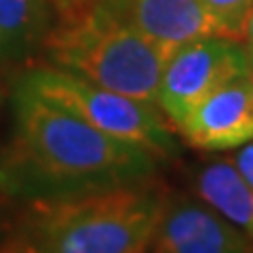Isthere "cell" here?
Wrapping results in <instances>:
<instances>
[{
	"label": "cell",
	"mask_w": 253,
	"mask_h": 253,
	"mask_svg": "<svg viewBox=\"0 0 253 253\" xmlns=\"http://www.w3.org/2000/svg\"><path fill=\"white\" fill-rule=\"evenodd\" d=\"M241 41H243V44H245V49L253 51V6H251V11H249V15H247V19H245Z\"/></svg>",
	"instance_id": "13"
},
{
	"label": "cell",
	"mask_w": 253,
	"mask_h": 253,
	"mask_svg": "<svg viewBox=\"0 0 253 253\" xmlns=\"http://www.w3.org/2000/svg\"><path fill=\"white\" fill-rule=\"evenodd\" d=\"M51 2H53V0H51Z\"/></svg>",
	"instance_id": "15"
},
{
	"label": "cell",
	"mask_w": 253,
	"mask_h": 253,
	"mask_svg": "<svg viewBox=\"0 0 253 253\" xmlns=\"http://www.w3.org/2000/svg\"><path fill=\"white\" fill-rule=\"evenodd\" d=\"M177 131L203 152L236 150L253 141V83L247 74L211 93Z\"/></svg>",
	"instance_id": "8"
},
{
	"label": "cell",
	"mask_w": 253,
	"mask_h": 253,
	"mask_svg": "<svg viewBox=\"0 0 253 253\" xmlns=\"http://www.w3.org/2000/svg\"><path fill=\"white\" fill-rule=\"evenodd\" d=\"M146 253H253V241L196 196H167Z\"/></svg>",
	"instance_id": "6"
},
{
	"label": "cell",
	"mask_w": 253,
	"mask_h": 253,
	"mask_svg": "<svg viewBox=\"0 0 253 253\" xmlns=\"http://www.w3.org/2000/svg\"><path fill=\"white\" fill-rule=\"evenodd\" d=\"M95 2L139 32L167 57L199 38H230L221 23L199 0H95Z\"/></svg>",
	"instance_id": "7"
},
{
	"label": "cell",
	"mask_w": 253,
	"mask_h": 253,
	"mask_svg": "<svg viewBox=\"0 0 253 253\" xmlns=\"http://www.w3.org/2000/svg\"><path fill=\"white\" fill-rule=\"evenodd\" d=\"M38 57L97 86L156 106L169 57L95 0H57Z\"/></svg>",
	"instance_id": "3"
},
{
	"label": "cell",
	"mask_w": 253,
	"mask_h": 253,
	"mask_svg": "<svg viewBox=\"0 0 253 253\" xmlns=\"http://www.w3.org/2000/svg\"><path fill=\"white\" fill-rule=\"evenodd\" d=\"M199 2L221 23L228 36L241 41L243 26L253 6V0H199Z\"/></svg>",
	"instance_id": "11"
},
{
	"label": "cell",
	"mask_w": 253,
	"mask_h": 253,
	"mask_svg": "<svg viewBox=\"0 0 253 253\" xmlns=\"http://www.w3.org/2000/svg\"><path fill=\"white\" fill-rule=\"evenodd\" d=\"M247 74V49L226 36L184 44L165 63L156 108L179 129L194 108L234 78Z\"/></svg>",
	"instance_id": "5"
},
{
	"label": "cell",
	"mask_w": 253,
	"mask_h": 253,
	"mask_svg": "<svg viewBox=\"0 0 253 253\" xmlns=\"http://www.w3.org/2000/svg\"><path fill=\"white\" fill-rule=\"evenodd\" d=\"M17 83L106 135L144 148L158 161H171L179 152L173 131L152 104L114 93L44 63L28 68Z\"/></svg>",
	"instance_id": "4"
},
{
	"label": "cell",
	"mask_w": 253,
	"mask_h": 253,
	"mask_svg": "<svg viewBox=\"0 0 253 253\" xmlns=\"http://www.w3.org/2000/svg\"><path fill=\"white\" fill-rule=\"evenodd\" d=\"M158 158L15 84L13 133L0 150V199L36 205L154 179Z\"/></svg>",
	"instance_id": "1"
},
{
	"label": "cell",
	"mask_w": 253,
	"mask_h": 253,
	"mask_svg": "<svg viewBox=\"0 0 253 253\" xmlns=\"http://www.w3.org/2000/svg\"><path fill=\"white\" fill-rule=\"evenodd\" d=\"M154 179L26 205L0 253H146L167 203Z\"/></svg>",
	"instance_id": "2"
},
{
	"label": "cell",
	"mask_w": 253,
	"mask_h": 253,
	"mask_svg": "<svg viewBox=\"0 0 253 253\" xmlns=\"http://www.w3.org/2000/svg\"><path fill=\"white\" fill-rule=\"evenodd\" d=\"M51 23V0H0V68H15L34 59Z\"/></svg>",
	"instance_id": "9"
},
{
	"label": "cell",
	"mask_w": 253,
	"mask_h": 253,
	"mask_svg": "<svg viewBox=\"0 0 253 253\" xmlns=\"http://www.w3.org/2000/svg\"><path fill=\"white\" fill-rule=\"evenodd\" d=\"M247 78L253 83V51L247 49Z\"/></svg>",
	"instance_id": "14"
},
{
	"label": "cell",
	"mask_w": 253,
	"mask_h": 253,
	"mask_svg": "<svg viewBox=\"0 0 253 253\" xmlns=\"http://www.w3.org/2000/svg\"><path fill=\"white\" fill-rule=\"evenodd\" d=\"M194 192L253 241V192L232 158L203 163L194 173Z\"/></svg>",
	"instance_id": "10"
},
{
	"label": "cell",
	"mask_w": 253,
	"mask_h": 253,
	"mask_svg": "<svg viewBox=\"0 0 253 253\" xmlns=\"http://www.w3.org/2000/svg\"><path fill=\"white\" fill-rule=\"evenodd\" d=\"M232 163L236 165V169L241 171V175L245 177L247 186L253 192V141H247V144H243L241 148H236Z\"/></svg>",
	"instance_id": "12"
}]
</instances>
